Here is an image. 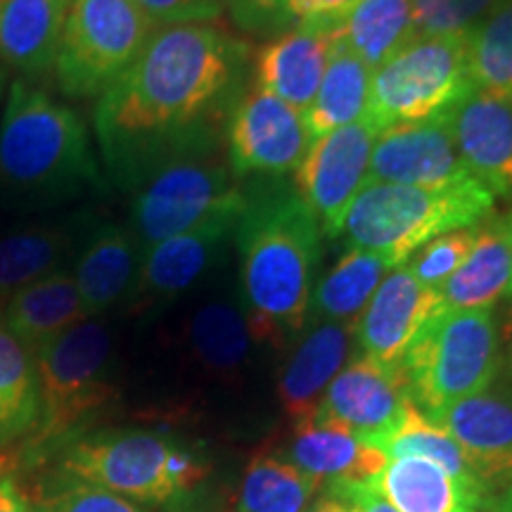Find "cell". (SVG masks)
<instances>
[{"label":"cell","instance_id":"obj_5","mask_svg":"<svg viewBox=\"0 0 512 512\" xmlns=\"http://www.w3.org/2000/svg\"><path fill=\"white\" fill-rule=\"evenodd\" d=\"M112 347L110 328L86 318L36 351L38 420L29 434V458L72 444L114 399Z\"/></svg>","mask_w":512,"mask_h":512},{"label":"cell","instance_id":"obj_7","mask_svg":"<svg viewBox=\"0 0 512 512\" xmlns=\"http://www.w3.org/2000/svg\"><path fill=\"white\" fill-rule=\"evenodd\" d=\"M62 470L128 501L164 505L188 494L207 475L188 448L147 430H114L74 439Z\"/></svg>","mask_w":512,"mask_h":512},{"label":"cell","instance_id":"obj_31","mask_svg":"<svg viewBox=\"0 0 512 512\" xmlns=\"http://www.w3.org/2000/svg\"><path fill=\"white\" fill-rule=\"evenodd\" d=\"M413 38V0H354L337 29V41L373 72Z\"/></svg>","mask_w":512,"mask_h":512},{"label":"cell","instance_id":"obj_45","mask_svg":"<svg viewBox=\"0 0 512 512\" xmlns=\"http://www.w3.org/2000/svg\"><path fill=\"white\" fill-rule=\"evenodd\" d=\"M304 512H351V508L347 503L342 501V498L339 496H335V494H325V496H320L316 503L313 505H309V508H306Z\"/></svg>","mask_w":512,"mask_h":512},{"label":"cell","instance_id":"obj_39","mask_svg":"<svg viewBox=\"0 0 512 512\" xmlns=\"http://www.w3.org/2000/svg\"><path fill=\"white\" fill-rule=\"evenodd\" d=\"M226 12L245 34L268 38L294 27L290 0H226Z\"/></svg>","mask_w":512,"mask_h":512},{"label":"cell","instance_id":"obj_27","mask_svg":"<svg viewBox=\"0 0 512 512\" xmlns=\"http://www.w3.org/2000/svg\"><path fill=\"white\" fill-rule=\"evenodd\" d=\"M86 318L74 275L67 268L12 294L0 316L5 328L34 354Z\"/></svg>","mask_w":512,"mask_h":512},{"label":"cell","instance_id":"obj_18","mask_svg":"<svg viewBox=\"0 0 512 512\" xmlns=\"http://www.w3.org/2000/svg\"><path fill=\"white\" fill-rule=\"evenodd\" d=\"M453 138L472 176L498 197H512V98L472 91L451 112Z\"/></svg>","mask_w":512,"mask_h":512},{"label":"cell","instance_id":"obj_22","mask_svg":"<svg viewBox=\"0 0 512 512\" xmlns=\"http://www.w3.org/2000/svg\"><path fill=\"white\" fill-rule=\"evenodd\" d=\"M285 458L328 486L373 482L387 465L380 448L370 446L347 427L318 418L294 425Z\"/></svg>","mask_w":512,"mask_h":512},{"label":"cell","instance_id":"obj_35","mask_svg":"<svg viewBox=\"0 0 512 512\" xmlns=\"http://www.w3.org/2000/svg\"><path fill=\"white\" fill-rule=\"evenodd\" d=\"M467 72L475 91L512 98V0L467 36Z\"/></svg>","mask_w":512,"mask_h":512},{"label":"cell","instance_id":"obj_12","mask_svg":"<svg viewBox=\"0 0 512 512\" xmlns=\"http://www.w3.org/2000/svg\"><path fill=\"white\" fill-rule=\"evenodd\" d=\"M380 131L361 119L313 138L304 162L294 171V190L316 216L323 238L342 235L344 216L363 190Z\"/></svg>","mask_w":512,"mask_h":512},{"label":"cell","instance_id":"obj_3","mask_svg":"<svg viewBox=\"0 0 512 512\" xmlns=\"http://www.w3.org/2000/svg\"><path fill=\"white\" fill-rule=\"evenodd\" d=\"M100 185L79 114L27 79L12 81L0 119V204L43 211Z\"/></svg>","mask_w":512,"mask_h":512},{"label":"cell","instance_id":"obj_6","mask_svg":"<svg viewBox=\"0 0 512 512\" xmlns=\"http://www.w3.org/2000/svg\"><path fill=\"white\" fill-rule=\"evenodd\" d=\"M408 392L427 418L484 392L501 375V328L494 309H439L401 363Z\"/></svg>","mask_w":512,"mask_h":512},{"label":"cell","instance_id":"obj_20","mask_svg":"<svg viewBox=\"0 0 512 512\" xmlns=\"http://www.w3.org/2000/svg\"><path fill=\"white\" fill-rule=\"evenodd\" d=\"M311 325L294 344L290 358L280 370L278 396L285 413L297 422L311 420L318 411L325 389L339 370L347 366L354 347V325L309 320Z\"/></svg>","mask_w":512,"mask_h":512},{"label":"cell","instance_id":"obj_40","mask_svg":"<svg viewBox=\"0 0 512 512\" xmlns=\"http://www.w3.org/2000/svg\"><path fill=\"white\" fill-rule=\"evenodd\" d=\"M157 24H209L226 12V0H138Z\"/></svg>","mask_w":512,"mask_h":512},{"label":"cell","instance_id":"obj_4","mask_svg":"<svg viewBox=\"0 0 512 512\" xmlns=\"http://www.w3.org/2000/svg\"><path fill=\"white\" fill-rule=\"evenodd\" d=\"M494 214L496 195L479 181L437 188L368 183L351 202L342 235L349 247L380 254L399 268L430 240L477 226Z\"/></svg>","mask_w":512,"mask_h":512},{"label":"cell","instance_id":"obj_24","mask_svg":"<svg viewBox=\"0 0 512 512\" xmlns=\"http://www.w3.org/2000/svg\"><path fill=\"white\" fill-rule=\"evenodd\" d=\"M69 0H0V60L27 79L53 72Z\"/></svg>","mask_w":512,"mask_h":512},{"label":"cell","instance_id":"obj_41","mask_svg":"<svg viewBox=\"0 0 512 512\" xmlns=\"http://www.w3.org/2000/svg\"><path fill=\"white\" fill-rule=\"evenodd\" d=\"M354 0H290L294 24L337 31Z\"/></svg>","mask_w":512,"mask_h":512},{"label":"cell","instance_id":"obj_38","mask_svg":"<svg viewBox=\"0 0 512 512\" xmlns=\"http://www.w3.org/2000/svg\"><path fill=\"white\" fill-rule=\"evenodd\" d=\"M43 512H145L136 503L81 479L67 477L60 489L43 503Z\"/></svg>","mask_w":512,"mask_h":512},{"label":"cell","instance_id":"obj_8","mask_svg":"<svg viewBox=\"0 0 512 512\" xmlns=\"http://www.w3.org/2000/svg\"><path fill=\"white\" fill-rule=\"evenodd\" d=\"M247 185L230 171L221 150L171 159L133 190L131 228L140 247L190 233L214 221H238Z\"/></svg>","mask_w":512,"mask_h":512},{"label":"cell","instance_id":"obj_36","mask_svg":"<svg viewBox=\"0 0 512 512\" xmlns=\"http://www.w3.org/2000/svg\"><path fill=\"white\" fill-rule=\"evenodd\" d=\"M505 3L508 0H413V34L467 38Z\"/></svg>","mask_w":512,"mask_h":512},{"label":"cell","instance_id":"obj_19","mask_svg":"<svg viewBox=\"0 0 512 512\" xmlns=\"http://www.w3.org/2000/svg\"><path fill=\"white\" fill-rule=\"evenodd\" d=\"M335 36L337 31L311 24H294L285 34L273 36L254 57L256 86L306 114L316 100Z\"/></svg>","mask_w":512,"mask_h":512},{"label":"cell","instance_id":"obj_37","mask_svg":"<svg viewBox=\"0 0 512 512\" xmlns=\"http://www.w3.org/2000/svg\"><path fill=\"white\" fill-rule=\"evenodd\" d=\"M477 228L479 223L477 226L439 235V238L422 245L403 266L411 271V275L420 285L430 287V290H439L456 273V268L463 264L465 256L470 254V249L477 240Z\"/></svg>","mask_w":512,"mask_h":512},{"label":"cell","instance_id":"obj_14","mask_svg":"<svg viewBox=\"0 0 512 512\" xmlns=\"http://www.w3.org/2000/svg\"><path fill=\"white\" fill-rule=\"evenodd\" d=\"M477 181L467 171L453 138L448 112L382 131L368 166V183H396L437 188Z\"/></svg>","mask_w":512,"mask_h":512},{"label":"cell","instance_id":"obj_29","mask_svg":"<svg viewBox=\"0 0 512 512\" xmlns=\"http://www.w3.org/2000/svg\"><path fill=\"white\" fill-rule=\"evenodd\" d=\"M389 271L394 268L384 256L349 247V252L342 254V259L313 287L309 320L356 325Z\"/></svg>","mask_w":512,"mask_h":512},{"label":"cell","instance_id":"obj_48","mask_svg":"<svg viewBox=\"0 0 512 512\" xmlns=\"http://www.w3.org/2000/svg\"><path fill=\"white\" fill-rule=\"evenodd\" d=\"M510 214H512V209H510ZM505 297H508L510 302H512V283H510V287H508V292H505Z\"/></svg>","mask_w":512,"mask_h":512},{"label":"cell","instance_id":"obj_15","mask_svg":"<svg viewBox=\"0 0 512 512\" xmlns=\"http://www.w3.org/2000/svg\"><path fill=\"white\" fill-rule=\"evenodd\" d=\"M432 422L463 448L479 482L494 494L512 486V387L491 384L484 392L448 403Z\"/></svg>","mask_w":512,"mask_h":512},{"label":"cell","instance_id":"obj_47","mask_svg":"<svg viewBox=\"0 0 512 512\" xmlns=\"http://www.w3.org/2000/svg\"><path fill=\"white\" fill-rule=\"evenodd\" d=\"M5 83H8V67H5L3 60H0V98L5 93Z\"/></svg>","mask_w":512,"mask_h":512},{"label":"cell","instance_id":"obj_42","mask_svg":"<svg viewBox=\"0 0 512 512\" xmlns=\"http://www.w3.org/2000/svg\"><path fill=\"white\" fill-rule=\"evenodd\" d=\"M330 494L342 498L351 512H399L373 484H335L328 486Z\"/></svg>","mask_w":512,"mask_h":512},{"label":"cell","instance_id":"obj_10","mask_svg":"<svg viewBox=\"0 0 512 512\" xmlns=\"http://www.w3.org/2000/svg\"><path fill=\"white\" fill-rule=\"evenodd\" d=\"M472 91L467 38L415 36L373 72L363 119L382 133L451 112Z\"/></svg>","mask_w":512,"mask_h":512},{"label":"cell","instance_id":"obj_2","mask_svg":"<svg viewBox=\"0 0 512 512\" xmlns=\"http://www.w3.org/2000/svg\"><path fill=\"white\" fill-rule=\"evenodd\" d=\"M233 240L242 309L256 342H280L302 332L309 323L323 233L294 185L264 178L247 188Z\"/></svg>","mask_w":512,"mask_h":512},{"label":"cell","instance_id":"obj_16","mask_svg":"<svg viewBox=\"0 0 512 512\" xmlns=\"http://www.w3.org/2000/svg\"><path fill=\"white\" fill-rule=\"evenodd\" d=\"M441 309L437 290L420 285L406 266L384 275L354 325L358 354L387 368H401L422 325Z\"/></svg>","mask_w":512,"mask_h":512},{"label":"cell","instance_id":"obj_13","mask_svg":"<svg viewBox=\"0 0 512 512\" xmlns=\"http://www.w3.org/2000/svg\"><path fill=\"white\" fill-rule=\"evenodd\" d=\"M415 408L401 368H387L358 354L339 370L313 418L347 427L370 446L387 439Z\"/></svg>","mask_w":512,"mask_h":512},{"label":"cell","instance_id":"obj_34","mask_svg":"<svg viewBox=\"0 0 512 512\" xmlns=\"http://www.w3.org/2000/svg\"><path fill=\"white\" fill-rule=\"evenodd\" d=\"M377 448L387 458H425L432 460L434 465H439L441 470H446L453 479H458L460 484L467 486L475 494L491 498V491L479 482L475 472H472L470 463H467L463 448L456 444V439L448 434L444 427H439L437 422H432L418 406L406 415V420L401 422L396 430L389 434L387 439H382Z\"/></svg>","mask_w":512,"mask_h":512},{"label":"cell","instance_id":"obj_11","mask_svg":"<svg viewBox=\"0 0 512 512\" xmlns=\"http://www.w3.org/2000/svg\"><path fill=\"white\" fill-rule=\"evenodd\" d=\"M311 143L304 114L259 86L240 95L223 128L226 162L240 181L294 174Z\"/></svg>","mask_w":512,"mask_h":512},{"label":"cell","instance_id":"obj_28","mask_svg":"<svg viewBox=\"0 0 512 512\" xmlns=\"http://www.w3.org/2000/svg\"><path fill=\"white\" fill-rule=\"evenodd\" d=\"M190 354L211 375L235 377L247 366L252 344L256 342L249 328L242 302L219 297L197 306L188 318Z\"/></svg>","mask_w":512,"mask_h":512},{"label":"cell","instance_id":"obj_33","mask_svg":"<svg viewBox=\"0 0 512 512\" xmlns=\"http://www.w3.org/2000/svg\"><path fill=\"white\" fill-rule=\"evenodd\" d=\"M320 486L285 456L256 453L242 477L238 512H304Z\"/></svg>","mask_w":512,"mask_h":512},{"label":"cell","instance_id":"obj_25","mask_svg":"<svg viewBox=\"0 0 512 512\" xmlns=\"http://www.w3.org/2000/svg\"><path fill=\"white\" fill-rule=\"evenodd\" d=\"M83 216L60 223H36L0 238V304L31 283L64 271L79 245Z\"/></svg>","mask_w":512,"mask_h":512},{"label":"cell","instance_id":"obj_46","mask_svg":"<svg viewBox=\"0 0 512 512\" xmlns=\"http://www.w3.org/2000/svg\"><path fill=\"white\" fill-rule=\"evenodd\" d=\"M494 512H512V486H508V489L498 496V501L494 503Z\"/></svg>","mask_w":512,"mask_h":512},{"label":"cell","instance_id":"obj_23","mask_svg":"<svg viewBox=\"0 0 512 512\" xmlns=\"http://www.w3.org/2000/svg\"><path fill=\"white\" fill-rule=\"evenodd\" d=\"M512 283V214L479 223L477 240L456 273L439 287L444 311L494 309Z\"/></svg>","mask_w":512,"mask_h":512},{"label":"cell","instance_id":"obj_9","mask_svg":"<svg viewBox=\"0 0 512 512\" xmlns=\"http://www.w3.org/2000/svg\"><path fill=\"white\" fill-rule=\"evenodd\" d=\"M159 24L138 0H69L53 64L67 98H100L128 72Z\"/></svg>","mask_w":512,"mask_h":512},{"label":"cell","instance_id":"obj_44","mask_svg":"<svg viewBox=\"0 0 512 512\" xmlns=\"http://www.w3.org/2000/svg\"><path fill=\"white\" fill-rule=\"evenodd\" d=\"M501 370L505 373V382L512 387V309L501 325Z\"/></svg>","mask_w":512,"mask_h":512},{"label":"cell","instance_id":"obj_32","mask_svg":"<svg viewBox=\"0 0 512 512\" xmlns=\"http://www.w3.org/2000/svg\"><path fill=\"white\" fill-rule=\"evenodd\" d=\"M36 420V354L0 320V448L29 437Z\"/></svg>","mask_w":512,"mask_h":512},{"label":"cell","instance_id":"obj_17","mask_svg":"<svg viewBox=\"0 0 512 512\" xmlns=\"http://www.w3.org/2000/svg\"><path fill=\"white\" fill-rule=\"evenodd\" d=\"M235 223L238 221H214L145 247L136 287L128 297L133 309H150L188 292L221 259L235 233Z\"/></svg>","mask_w":512,"mask_h":512},{"label":"cell","instance_id":"obj_1","mask_svg":"<svg viewBox=\"0 0 512 512\" xmlns=\"http://www.w3.org/2000/svg\"><path fill=\"white\" fill-rule=\"evenodd\" d=\"M249 64L247 43L209 24L159 27L95 105V136L112 181L136 190L171 159L221 150Z\"/></svg>","mask_w":512,"mask_h":512},{"label":"cell","instance_id":"obj_30","mask_svg":"<svg viewBox=\"0 0 512 512\" xmlns=\"http://www.w3.org/2000/svg\"><path fill=\"white\" fill-rule=\"evenodd\" d=\"M370 81H373V69L358 60L349 48H344L335 36L316 100L304 114L311 136L320 138L366 117Z\"/></svg>","mask_w":512,"mask_h":512},{"label":"cell","instance_id":"obj_21","mask_svg":"<svg viewBox=\"0 0 512 512\" xmlns=\"http://www.w3.org/2000/svg\"><path fill=\"white\" fill-rule=\"evenodd\" d=\"M140 259L143 247L128 226L102 223L83 240L72 275L88 318L100 316L131 297Z\"/></svg>","mask_w":512,"mask_h":512},{"label":"cell","instance_id":"obj_26","mask_svg":"<svg viewBox=\"0 0 512 512\" xmlns=\"http://www.w3.org/2000/svg\"><path fill=\"white\" fill-rule=\"evenodd\" d=\"M370 484L399 512H489V498L425 458H387Z\"/></svg>","mask_w":512,"mask_h":512},{"label":"cell","instance_id":"obj_43","mask_svg":"<svg viewBox=\"0 0 512 512\" xmlns=\"http://www.w3.org/2000/svg\"><path fill=\"white\" fill-rule=\"evenodd\" d=\"M0 512H34L5 472H0Z\"/></svg>","mask_w":512,"mask_h":512}]
</instances>
